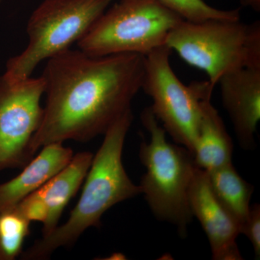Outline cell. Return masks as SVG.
<instances>
[{"label":"cell","instance_id":"6da1fadb","mask_svg":"<svg viewBox=\"0 0 260 260\" xmlns=\"http://www.w3.org/2000/svg\"><path fill=\"white\" fill-rule=\"evenodd\" d=\"M145 56L88 55L67 49L48 59L42 76L46 104L30 152L65 140L90 141L104 135L131 109L142 89Z\"/></svg>","mask_w":260,"mask_h":260},{"label":"cell","instance_id":"7a4b0ae2","mask_svg":"<svg viewBox=\"0 0 260 260\" xmlns=\"http://www.w3.org/2000/svg\"><path fill=\"white\" fill-rule=\"evenodd\" d=\"M133 118L129 109L107 130L93 155L79 201L68 221L23 251L22 259H47L58 248L76 242L88 228L99 227L103 215L114 205L141 194L140 186L128 177L121 159Z\"/></svg>","mask_w":260,"mask_h":260},{"label":"cell","instance_id":"3957f363","mask_svg":"<svg viewBox=\"0 0 260 260\" xmlns=\"http://www.w3.org/2000/svg\"><path fill=\"white\" fill-rule=\"evenodd\" d=\"M142 123L150 133V141L140 145V158L146 172L140 181L141 194L159 220L177 227L181 237L187 235L192 220L189 189L195 169L192 154L169 143L167 132L150 107L141 113Z\"/></svg>","mask_w":260,"mask_h":260},{"label":"cell","instance_id":"277c9868","mask_svg":"<svg viewBox=\"0 0 260 260\" xmlns=\"http://www.w3.org/2000/svg\"><path fill=\"white\" fill-rule=\"evenodd\" d=\"M166 46L187 64L204 71L215 88L222 76L242 68H260L259 20H182Z\"/></svg>","mask_w":260,"mask_h":260},{"label":"cell","instance_id":"5b68a950","mask_svg":"<svg viewBox=\"0 0 260 260\" xmlns=\"http://www.w3.org/2000/svg\"><path fill=\"white\" fill-rule=\"evenodd\" d=\"M184 19L158 0H116L78 42L93 56L119 54L147 56L166 45Z\"/></svg>","mask_w":260,"mask_h":260},{"label":"cell","instance_id":"8992f818","mask_svg":"<svg viewBox=\"0 0 260 260\" xmlns=\"http://www.w3.org/2000/svg\"><path fill=\"white\" fill-rule=\"evenodd\" d=\"M115 1L44 0L27 24L28 45L23 52L8 61L3 75L13 80L31 76L42 61L79 42Z\"/></svg>","mask_w":260,"mask_h":260},{"label":"cell","instance_id":"52a82bcc","mask_svg":"<svg viewBox=\"0 0 260 260\" xmlns=\"http://www.w3.org/2000/svg\"><path fill=\"white\" fill-rule=\"evenodd\" d=\"M172 49L162 46L145 56L142 89L151 98L154 115L177 144L193 155L201 120V102L212 95L209 81L184 85L170 63Z\"/></svg>","mask_w":260,"mask_h":260},{"label":"cell","instance_id":"ba28073f","mask_svg":"<svg viewBox=\"0 0 260 260\" xmlns=\"http://www.w3.org/2000/svg\"><path fill=\"white\" fill-rule=\"evenodd\" d=\"M42 76L13 80L0 76V172L24 168L32 155L30 143L42 124Z\"/></svg>","mask_w":260,"mask_h":260},{"label":"cell","instance_id":"9c48e42d","mask_svg":"<svg viewBox=\"0 0 260 260\" xmlns=\"http://www.w3.org/2000/svg\"><path fill=\"white\" fill-rule=\"evenodd\" d=\"M193 217L198 219L209 241L212 259L242 260L237 239L240 231L219 203L210 187L208 172L197 167L189 189Z\"/></svg>","mask_w":260,"mask_h":260},{"label":"cell","instance_id":"30bf717a","mask_svg":"<svg viewBox=\"0 0 260 260\" xmlns=\"http://www.w3.org/2000/svg\"><path fill=\"white\" fill-rule=\"evenodd\" d=\"M218 84L239 145L253 148L260 119V68L234 70L222 76Z\"/></svg>","mask_w":260,"mask_h":260},{"label":"cell","instance_id":"8fae6325","mask_svg":"<svg viewBox=\"0 0 260 260\" xmlns=\"http://www.w3.org/2000/svg\"><path fill=\"white\" fill-rule=\"evenodd\" d=\"M37 158L32 159L14 179L0 184V212L14 208L24 198L50 180L73 157L71 149L62 143L44 145Z\"/></svg>","mask_w":260,"mask_h":260},{"label":"cell","instance_id":"7c38bea8","mask_svg":"<svg viewBox=\"0 0 260 260\" xmlns=\"http://www.w3.org/2000/svg\"><path fill=\"white\" fill-rule=\"evenodd\" d=\"M93 158V154L90 152H81L73 155L62 170L36 191L48 209V218L43 227V236L50 234L57 226L65 207L85 180Z\"/></svg>","mask_w":260,"mask_h":260},{"label":"cell","instance_id":"4fadbf2b","mask_svg":"<svg viewBox=\"0 0 260 260\" xmlns=\"http://www.w3.org/2000/svg\"><path fill=\"white\" fill-rule=\"evenodd\" d=\"M212 95L201 102V120L193 157L195 165L211 172L232 162L233 143L223 119L211 103Z\"/></svg>","mask_w":260,"mask_h":260},{"label":"cell","instance_id":"5bb4252c","mask_svg":"<svg viewBox=\"0 0 260 260\" xmlns=\"http://www.w3.org/2000/svg\"><path fill=\"white\" fill-rule=\"evenodd\" d=\"M208 174L215 198L234 219L240 234H244L249 220L254 187L238 174L232 162Z\"/></svg>","mask_w":260,"mask_h":260},{"label":"cell","instance_id":"9a60e30c","mask_svg":"<svg viewBox=\"0 0 260 260\" xmlns=\"http://www.w3.org/2000/svg\"><path fill=\"white\" fill-rule=\"evenodd\" d=\"M30 223L15 207L0 212V260H13L22 253Z\"/></svg>","mask_w":260,"mask_h":260},{"label":"cell","instance_id":"2e32d148","mask_svg":"<svg viewBox=\"0 0 260 260\" xmlns=\"http://www.w3.org/2000/svg\"><path fill=\"white\" fill-rule=\"evenodd\" d=\"M159 3L189 22L205 21L208 20H239V8L220 10L208 5L205 0H158Z\"/></svg>","mask_w":260,"mask_h":260},{"label":"cell","instance_id":"e0dca14e","mask_svg":"<svg viewBox=\"0 0 260 260\" xmlns=\"http://www.w3.org/2000/svg\"><path fill=\"white\" fill-rule=\"evenodd\" d=\"M15 207L30 222L37 221L43 224L47 222V205L36 191L24 198Z\"/></svg>","mask_w":260,"mask_h":260},{"label":"cell","instance_id":"ac0fdd59","mask_svg":"<svg viewBox=\"0 0 260 260\" xmlns=\"http://www.w3.org/2000/svg\"><path fill=\"white\" fill-rule=\"evenodd\" d=\"M244 235L250 241L256 258L260 256V206L259 204L251 205L249 220Z\"/></svg>","mask_w":260,"mask_h":260},{"label":"cell","instance_id":"d6986e66","mask_svg":"<svg viewBox=\"0 0 260 260\" xmlns=\"http://www.w3.org/2000/svg\"><path fill=\"white\" fill-rule=\"evenodd\" d=\"M243 6L250 8L256 12L260 11V0H240Z\"/></svg>","mask_w":260,"mask_h":260},{"label":"cell","instance_id":"ffe728a7","mask_svg":"<svg viewBox=\"0 0 260 260\" xmlns=\"http://www.w3.org/2000/svg\"><path fill=\"white\" fill-rule=\"evenodd\" d=\"M3 0H0V3H2V2H3Z\"/></svg>","mask_w":260,"mask_h":260}]
</instances>
